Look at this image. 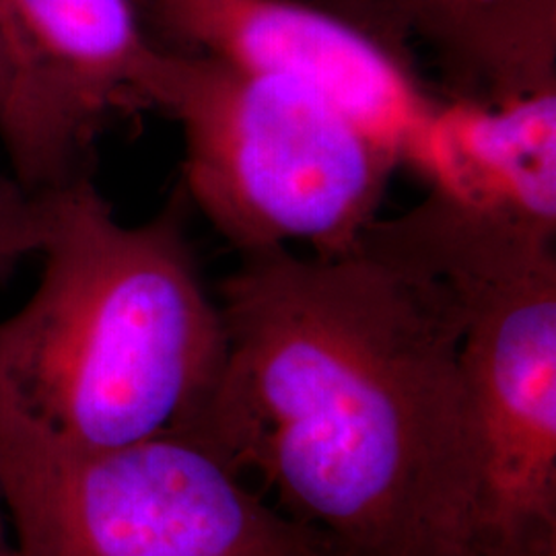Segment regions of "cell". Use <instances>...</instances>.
<instances>
[{"label":"cell","instance_id":"cell-1","mask_svg":"<svg viewBox=\"0 0 556 556\" xmlns=\"http://www.w3.org/2000/svg\"><path fill=\"white\" fill-rule=\"evenodd\" d=\"M227 357L190 438L332 556H482L480 456L452 287L365 233L239 254Z\"/></svg>","mask_w":556,"mask_h":556},{"label":"cell","instance_id":"cell-2","mask_svg":"<svg viewBox=\"0 0 556 556\" xmlns=\"http://www.w3.org/2000/svg\"><path fill=\"white\" fill-rule=\"evenodd\" d=\"M31 298L0 321V433L56 452L192 435L227 330L188 238L178 188L126 225L91 174L54 188Z\"/></svg>","mask_w":556,"mask_h":556},{"label":"cell","instance_id":"cell-3","mask_svg":"<svg viewBox=\"0 0 556 556\" xmlns=\"http://www.w3.org/2000/svg\"><path fill=\"white\" fill-rule=\"evenodd\" d=\"M379 236L459 303L482 556H556V233L438 192Z\"/></svg>","mask_w":556,"mask_h":556},{"label":"cell","instance_id":"cell-4","mask_svg":"<svg viewBox=\"0 0 556 556\" xmlns=\"http://www.w3.org/2000/svg\"><path fill=\"white\" fill-rule=\"evenodd\" d=\"M142 105L178 124L181 192L238 254L353 250L379 219L394 153L293 80L161 46Z\"/></svg>","mask_w":556,"mask_h":556},{"label":"cell","instance_id":"cell-5","mask_svg":"<svg viewBox=\"0 0 556 556\" xmlns=\"http://www.w3.org/2000/svg\"><path fill=\"white\" fill-rule=\"evenodd\" d=\"M17 556H332L188 435L56 452L0 433Z\"/></svg>","mask_w":556,"mask_h":556},{"label":"cell","instance_id":"cell-6","mask_svg":"<svg viewBox=\"0 0 556 556\" xmlns=\"http://www.w3.org/2000/svg\"><path fill=\"white\" fill-rule=\"evenodd\" d=\"M188 50L293 80L388 147L427 188L447 96L383 43L307 0H142Z\"/></svg>","mask_w":556,"mask_h":556},{"label":"cell","instance_id":"cell-7","mask_svg":"<svg viewBox=\"0 0 556 556\" xmlns=\"http://www.w3.org/2000/svg\"><path fill=\"white\" fill-rule=\"evenodd\" d=\"M383 43L457 100L556 89V0H307ZM422 73V71H420Z\"/></svg>","mask_w":556,"mask_h":556},{"label":"cell","instance_id":"cell-8","mask_svg":"<svg viewBox=\"0 0 556 556\" xmlns=\"http://www.w3.org/2000/svg\"><path fill=\"white\" fill-rule=\"evenodd\" d=\"M429 192L556 231V89L495 103L447 96Z\"/></svg>","mask_w":556,"mask_h":556},{"label":"cell","instance_id":"cell-9","mask_svg":"<svg viewBox=\"0 0 556 556\" xmlns=\"http://www.w3.org/2000/svg\"><path fill=\"white\" fill-rule=\"evenodd\" d=\"M64 114L89 147L112 119L137 112L160 43L137 0H9Z\"/></svg>","mask_w":556,"mask_h":556},{"label":"cell","instance_id":"cell-10","mask_svg":"<svg viewBox=\"0 0 556 556\" xmlns=\"http://www.w3.org/2000/svg\"><path fill=\"white\" fill-rule=\"evenodd\" d=\"M0 140L31 190L89 174L91 147L64 114L9 0H0Z\"/></svg>","mask_w":556,"mask_h":556},{"label":"cell","instance_id":"cell-11","mask_svg":"<svg viewBox=\"0 0 556 556\" xmlns=\"http://www.w3.org/2000/svg\"><path fill=\"white\" fill-rule=\"evenodd\" d=\"M54 190H31L17 176L0 174V282L21 264L41 256L54 229Z\"/></svg>","mask_w":556,"mask_h":556},{"label":"cell","instance_id":"cell-12","mask_svg":"<svg viewBox=\"0 0 556 556\" xmlns=\"http://www.w3.org/2000/svg\"><path fill=\"white\" fill-rule=\"evenodd\" d=\"M0 556H17V546H15V538H13L2 493H0Z\"/></svg>","mask_w":556,"mask_h":556}]
</instances>
